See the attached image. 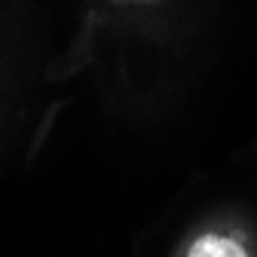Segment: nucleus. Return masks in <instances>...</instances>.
<instances>
[{
  "label": "nucleus",
  "mask_w": 257,
  "mask_h": 257,
  "mask_svg": "<svg viewBox=\"0 0 257 257\" xmlns=\"http://www.w3.org/2000/svg\"><path fill=\"white\" fill-rule=\"evenodd\" d=\"M187 257H248L245 248L227 236H202L193 242Z\"/></svg>",
  "instance_id": "1"
},
{
  "label": "nucleus",
  "mask_w": 257,
  "mask_h": 257,
  "mask_svg": "<svg viewBox=\"0 0 257 257\" xmlns=\"http://www.w3.org/2000/svg\"><path fill=\"white\" fill-rule=\"evenodd\" d=\"M116 4H156V0H116Z\"/></svg>",
  "instance_id": "2"
}]
</instances>
